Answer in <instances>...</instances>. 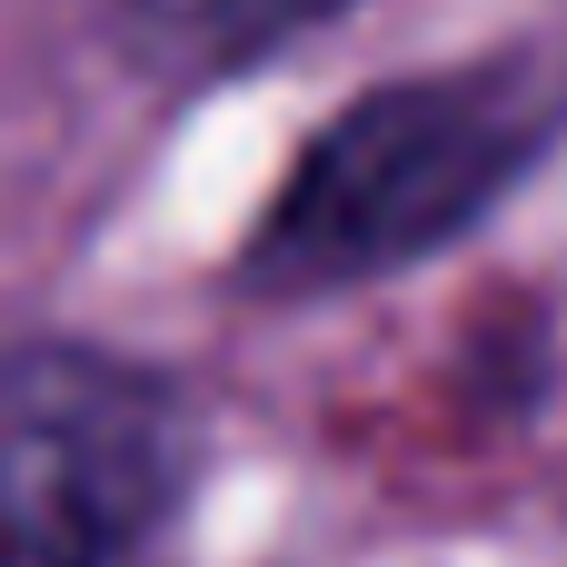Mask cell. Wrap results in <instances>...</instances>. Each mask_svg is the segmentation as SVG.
Returning a JSON list of instances; mask_svg holds the SVG:
<instances>
[{
	"mask_svg": "<svg viewBox=\"0 0 567 567\" xmlns=\"http://www.w3.org/2000/svg\"><path fill=\"white\" fill-rule=\"evenodd\" d=\"M558 60H468V70L369 90L279 179L269 219L249 229L239 289L329 299V289H359L449 249L478 209H498V189H518V169L558 140Z\"/></svg>",
	"mask_w": 567,
	"mask_h": 567,
	"instance_id": "1",
	"label": "cell"
},
{
	"mask_svg": "<svg viewBox=\"0 0 567 567\" xmlns=\"http://www.w3.org/2000/svg\"><path fill=\"white\" fill-rule=\"evenodd\" d=\"M189 478L179 399L70 339L0 349V567H140Z\"/></svg>",
	"mask_w": 567,
	"mask_h": 567,
	"instance_id": "2",
	"label": "cell"
},
{
	"mask_svg": "<svg viewBox=\"0 0 567 567\" xmlns=\"http://www.w3.org/2000/svg\"><path fill=\"white\" fill-rule=\"evenodd\" d=\"M349 0H120V50L159 80H209L239 70L319 20H339Z\"/></svg>",
	"mask_w": 567,
	"mask_h": 567,
	"instance_id": "3",
	"label": "cell"
}]
</instances>
